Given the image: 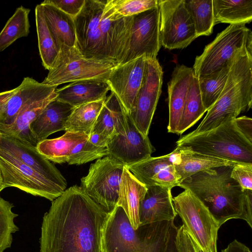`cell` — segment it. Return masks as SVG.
Segmentation results:
<instances>
[{"label":"cell","mask_w":252,"mask_h":252,"mask_svg":"<svg viewBox=\"0 0 252 252\" xmlns=\"http://www.w3.org/2000/svg\"><path fill=\"white\" fill-rule=\"evenodd\" d=\"M230 176L244 190H252V164L237 163L234 165Z\"/></svg>","instance_id":"ab89813d"},{"label":"cell","mask_w":252,"mask_h":252,"mask_svg":"<svg viewBox=\"0 0 252 252\" xmlns=\"http://www.w3.org/2000/svg\"><path fill=\"white\" fill-rule=\"evenodd\" d=\"M175 243L177 252H201L183 225L178 228Z\"/></svg>","instance_id":"60d3db41"},{"label":"cell","mask_w":252,"mask_h":252,"mask_svg":"<svg viewBox=\"0 0 252 252\" xmlns=\"http://www.w3.org/2000/svg\"><path fill=\"white\" fill-rule=\"evenodd\" d=\"M109 213L74 185L52 201L42 220L40 252H103Z\"/></svg>","instance_id":"6da1fadb"},{"label":"cell","mask_w":252,"mask_h":252,"mask_svg":"<svg viewBox=\"0 0 252 252\" xmlns=\"http://www.w3.org/2000/svg\"><path fill=\"white\" fill-rule=\"evenodd\" d=\"M174 220L140 226L135 230L124 210L116 206L109 213L102 237L103 252H177L178 230Z\"/></svg>","instance_id":"277c9868"},{"label":"cell","mask_w":252,"mask_h":252,"mask_svg":"<svg viewBox=\"0 0 252 252\" xmlns=\"http://www.w3.org/2000/svg\"><path fill=\"white\" fill-rule=\"evenodd\" d=\"M234 122L244 136L252 142V120L247 116L239 117L235 118Z\"/></svg>","instance_id":"7bdbcfd3"},{"label":"cell","mask_w":252,"mask_h":252,"mask_svg":"<svg viewBox=\"0 0 252 252\" xmlns=\"http://www.w3.org/2000/svg\"><path fill=\"white\" fill-rule=\"evenodd\" d=\"M0 188H2L3 189V188L2 187V179L0 174Z\"/></svg>","instance_id":"f6af8a7d"},{"label":"cell","mask_w":252,"mask_h":252,"mask_svg":"<svg viewBox=\"0 0 252 252\" xmlns=\"http://www.w3.org/2000/svg\"><path fill=\"white\" fill-rule=\"evenodd\" d=\"M89 139L85 133L65 131L60 137L39 142L36 147L47 159L58 163L80 165L107 156L106 147L94 146Z\"/></svg>","instance_id":"8fae6325"},{"label":"cell","mask_w":252,"mask_h":252,"mask_svg":"<svg viewBox=\"0 0 252 252\" xmlns=\"http://www.w3.org/2000/svg\"><path fill=\"white\" fill-rule=\"evenodd\" d=\"M180 182L174 164L162 169L152 178V186L157 185L170 189L179 186Z\"/></svg>","instance_id":"f35d334b"},{"label":"cell","mask_w":252,"mask_h":252,"mask_svg":"<svg viewBox=\"0 0 252 252\" xmlns=\"http://www.w3.org/2000/svg\"><path fill=\"white\" fill-rule=\"evenodd\" d=\"M132 16L127 47L118 64L141 57L157 59L161 46L159 36V5Z\"/></svg>","instance_id":"5bb4252c"},{"label":"cell","mask_w":252,"mask_h":252,"mask_svg":"<svg viewBox=\"0 0 252 252\" xmlns=\"http://www.w3.org/2000/svg\"><path fill=\"white\" fill-rule=\"evenodd\" d=\"M0 151L15 158L66 189L67 182L65 179L55 165L38 151L36 146L0 131Z\"/></svg>","instance_id":"ac0fdd59"},{"label":"cell","mask_w":252,"mask_h":252,"mask_svg":"<svg viewBox=\"0 0 252 252\" xmlns=\"http://www.w3.org/2000/svg\"><path fill=\"white\" fill-rule=\"evenodd\" d=\"M206 112L201 98L198 78L193 74L186 96L177 134H183L193 126Z\"/></svg>","instance_id":"4dcf8cb0"},{"label":"cell","mask_w":252,"mask_h":252,"mask_svg":"<svg viewBox=\"0 0 252 252\" xmlns=\"http://www.w3.org/2000/svg\"><path fill=\"white\" fill-rule=\"evenodd\" d=\"M47 25L58 47H76V35L74 19L54 5L40 3Z\"/></svg>","instance_id":"4316f807"},{"label":"cell","mask_w":252,"mask_h":252,"mask_svg":"<svg viewBox=\"0 0 252 252\" xmlns=\"http://www.w3.org/2000/svg\"><path fill=\"white\" fill-rule=\"evenodd\" d=\"M173 151V164L181 182L207 169L221 166H233L239 163L180 149L177 147Z\"/></svg>","instance_id":"484cf974"},{"label":"cell","mask_w":252,"mask_h":252,"mask_svg":"<svg viewBox=\"0 0 252 252\" xmlns=\"http://www.w3.org/2000/svg\"><path fill=\"white\" fill-rule=\"evenodd\" d=\"M65 13L74 18L82 10L85 0H46Z\"/></svg>","instance_id":"b9f144b4"},{"label":"cell","mask_w":252,"mask_h":252,"mask_svg":"<svg viewBox=\"0 0 252 252\" xmlns=\"http://www.w3.org/2000/svg\"><path fill=\"white\" fill-rule=\"evenodd\" d=\"M56 97L57 93L27 105L19 112L13 124L0 132L15 136L25 143L36 146L31 136L30 125L46 106Z\"/></svg>","instance_id":"83f0119b"},{"label":"cell","mask_w":252,"mask_h":252,"mask_svg":"<svg viewBox=\"0 0 252 252\" xmlns=\"http://www.w3.org/2000/svg\"><path fill=\"white\" fill-rule=\"evenodd\" d=\"M73 106L55 99L51 101L30 126L32 138L36 146L51 134L65 130Z\"/></svg>","instance_id":"7402d4cb"},{"label":"cell","mask_w":252,"mask_h":252,"mask_svg":"<svg viewBox=\"0 0 252 252\" xmlns=\"http://www.w3.org/2000/svg\"><path fill=\"white\" fill-rule=\"evenodd\" d=\"M56 90L27 77L16 88L0 93V131L10 126L26 106L56 94Z\"/></svg>","instance_id":"2e32d148"},{"label":"cell","mask_w":252,"mask_h":252,"mask_svg":"<svg viewBox=\"0 0 252 252\" xmlns=\"http://www.w3.org/2000/svg\"><path fill=\"white\" fill-rule=\"evenodd\" d=\"M117 65L111 61L86 58L76 47L62 45L53 68L42 83L57 87L86 80H106Z\"/></svg>","instance_id":"52a82bcc"},{"label":"cell","mask_w":252,"mask_h":252,"mask_svg":"<svg viewBox=\"0 0 252 252\" xmlns=\"http://www.w3.org/2000/svg\"><path fill=\"white\" fill-rule=\"evenodd\" d=\"M163 71L157 59H146L144 75L133 107L128 115L137 129L148 136L161 93Z\"/></svg>","instance_id":"9a60e30c"},{"label":"cell","mask_w":252,"mask_h":252,"mask_svg":"<svg viewBox=\"0 0 252 252\" xmlns=\"http://www.w3.org/2000/svg\"><path fill=\"white\" fill-rule=\"evenodd\" d=\"M127 128V114L117 96L111 91L105 99L89 140L94 146L106 147L113 137L125 134Z\"/></svg>","instance_id":"ffe728a7"},{"label":"cell","mask_w":252,"mask_h":252,"mask_svg":"<svg viewBox=\"0 0 252 252\" xmlns=\"http://www.w3.org/2000/svg\"><path fill=\"white\" fill-rule=\"evenodd\" d=\"M105 99L84 104L74 108L65 125V131L92 132Z\"/></svg>","instance_id":"1f68e13d"},{"label":"cell","mask_w":252,"mask_h":252,"mask_svg":"<svg viewBox=\"0 0 252 252\" xmlns=\"http://www.w3.org/2000/svg\"><path fill=\"white\" fill-rule=\"evenodd\" d=\"M127 125L126 133L113 137L106 147L107 156L126 166L150 158L155 150L148 136L137 129L128 115Z\"/></svg>","instance_id":"d6986e66"},{"label":"cell","mask_w":252,"mask_h":252,"mask_svg":"<svg viewBox=\"0 0 252 252\" xmlns=\"http://www.w3.org/2000/svg\"><path fill=\"white\" fill-rule=\"evenodd\" d=\"M232 61L212 74L197 77L202 102L206 112L221 94L228 76Z\"/></svg>","instance_id":"e575fe53"},{"label":"cell","mask_w":252,"mask_h":252,"mask_svg":"<svg viewBox=\"0 0 252 252\" xmlns=\"http://www.w3.org/2000/svg\"><path fill=\"white\" fill-rule=\"evenodd\" d=\"M147 188V191L139 206L140 226L174 220L177 213L173 205L171 189L157 185Z\"/></svg>","instance_id":"44dd1931"},{"label":"cell","mask_w":252,"mask_h":252,"mask_svg":"<svg viewBox=\"0 0 252 252\" xmlns=\"http://www.w3.org/2000/svg\"><path fill=\"white\" fill-rule=\"evenodd\" d=\"M13 204L0 196V252L10 248L12 234L19 230L14 220L18 215L12 211Z\"/></svg>","instance_id":"8d00e7d4"},{"label":"cell","mask_w":252,"mask_h":252,"mask_svg":"<svg viewBox=\"0 0 252 252\" xmlns=\"http://www.w3.org/2000/svg\"><path fill=\"white\" fill-rule=\"evenodd\" d=\"M233 166H221L199 172L179 187L192 192L221 226L231 219H242L252 228V190L243 189L230 176Z\"/></svg>","instance_id":"3957f363"},{"label":"cell","mask_w":252,"mask_h":252,"mask_svg":"<svg viewBox=\"0 0 252 252\" xmlns=\"http://www.w3.org/2000/svg\"><path fill=\"white\" fill-rule=\"evenodd\" d=\"M250 29L245 24H230L196 56L192 69L197 77L212 74L229 64L237 52L252 42Z\"/></svg>","instance_id":"9c48e42d"},{"label":"cell","mask_w":252,"mask_h":252,"mask_svg":"<svg viewBox=\"0 0 252 252\" xmlns=\"http://www.w3.org/2000/svg\"><path fill=\"white\" fill-rule=\"evenodd\" d=\"M3 189L2 188H0V192Z\"/></svg>","instance_id":"bcb514c9"},{"label":"cell","mask_w":252,"mask_h":252,"mask_svg":"<svg viewBox=\"0 0 252 252\" xmlns=\"http://www.w3.org/2000/svg\"><path fill=\"white\" fill-rule=\"evenodd\" d=\"M125 165L105 156L90 165L88 174L81 179L84 192L108 213L116 207Z\"/></svg>","instance_id":"30bf717a"},{"label":"cell","mask_w":252,"mask_h":252,"mask_svg":"<svg viewBox=\"0 0 252 252\" xmlns=\"http://www.w3.org/2000/svg\"><path fill=\"white\" fill-rule=\"evenodd\" d=\"M221 252H252L250 249L243 243L234 240Z\"/></svg>","instance_id":"ee69618b"},{"label":"cell","mask_w":252,"mask_h":252,"mask_svg":"<svg viewBox=\"0 0 252 252\" xmlns=\"http://www.w3.org/2000/svg\"><path fill=\"white\" fill-rule=\"evenodd\" d=\"M174 152L152 157L126 166L134 177L146 187L152 186V178L160 170L173 164Z\"/></svg>","instance_id":"d590c367"},{"label":"cell","mask_w":252,"mask_h":252,"mask_svg":"<svg viewBox=\"0 0 252 252\" xmlns=\"http://www.w3.org/2000/svg\"><path fill=\"white\" fill-rule=\"evenodd\" d=\"M185 1L197 37L210 35L215 26L213 0H185Z\"/></svg>","instance_id":"836d02e7"},{"label":"cell","mask_w":252,"mask_h":252,"mask_svg":"<svg viewBox=\"0 0 252 252\" xmlns=\"http://www.w3.org/2000/svg\"><path fill=\"white\" fill-rule=\"evenodd\" d=\"M215 25L246 24L252 20V0H213Z\"/></svg>","instance_id":"f1b7e54d"},{"label":"cell","mask_w":252,"mask_h":252,"mask_svg":"<svg viewBox=\"0 0 252 252\" xmlns=\"http://www.w3.org/2000/svg\"><path fill=\"white\" fill-rule=\"evenodd\" d=\"M30 11V9L21 6L8 20L0 32V53L18 38L28 35L30 28L29 20Z\"/></svg>","instance_id":"d6a6232c"},{"label":"cell","mask_w":252,"mask_h":252,"mask_svg":"<svg viewBox=\"0 0 252 252\" xmlns=\"http://www.w3.org/2000/svg\"><path fill=\"white\" fill-rule=\"evenodd\" d=\"M73 19L76 48L84 57L120 63L127 47L132 16L119 14L111 0H85Z\"/></svg>","instance_id":"7a4b0ae2"},{"label":"cell","mask_w":252,"mask_h":252,"mask_svg":"<svg viewBox=\"0 0 252 252\" xmlns=\"http://www.w3.org/2000/svg\"><path fill=\"white\" fill-rule=\"evenodd\" d=\"M177 215L201 252H217L220 226L206 207L189 190L173 198Z\"/></svg>","instance_id":"ba28073f"},{"label":"cell","mask_w":252,"mask_h":252,"mask_svg":"<svg viewBox=\"0 0 252 252\" xmlns=\"http://www.w3.org/2000/svg\"><path fill=\"white\" fill-rule=\"evenodd\" d=\"M38 49L43 66L52 69L58 58L60 49L46 21L40 4L35 8Z\"/></svg>","instance_id":"f546056e"},{"label":"cell","mask_w":252,"mask_h":252,"mask_svg":"<svg viewBox=\"0 0 252 252\" xmlns=\"http://www.w3.org/2000/svg\"><path fill=\"white\" fill-rule=\"evenodd\" d=\"M147 190V187L138 180L125 166L116 206L124 210L135 230L140 226L139 206Z\"/></svg>","instance_id":"d4e9b609"},{"label":"cell","mask_w":252,"mask_h":252,"mask_svg":"<svg viewBox=\"0 0 252 252\" xmlns=\"http://www.w3.org/2000/svg\"><path fill=\"white\" fill-rule=\"evenodd\" d=\"M146 63V59L141 57L118 64L106 80L110 91L117 96L127 115L141 87Z\"/></svg>","instance_id":"e0dca14e"},{"label":"cell","mask_w":252,"mask_h":252,"mask_svg":"<svg viewBox=\"0 0 252 252\" xmlns=\"http://www.w3.org/2000/svg\"><path fill=\"white\" fill-rule=\"evenodd\" d=\"M193 75L192 67L177 65L168 83V132L177 134L186 96Z\"/></svg>","instance_id":"603a6c76"},{"label":"cell","mask_w":252,"mask_h":252,"mask_svg":"<svg viewBox=\"0 0 252 252\" xmlns=\"http://www.w3.org/2000/svg\"><path fill=\"white\" fill-rule=\"evenodd\" d=\"M176 145L180 149L239 163L252 164V142L240 132L234 120L196 135H186Z\"/></svg>","instance_id":"8992f818"},{"label":"cell","mask_w":252,"mask_h":252,"mask_svg":"<svg viewBox=\"0 0 252 252\" xmlns=\"http://www.w3.org/2000/svg\"><path fill=\"white\" fill-rule=\"evenodd\" d=\"M158 2L161 45L169 50L187 47L197 37L185 0Z\"/></svg>","instance_id":"4fadbf2b"},{"label":"cell","mask_w":252,"mask_h":252,"mask_svg":"<svg viewBox=\"0 0 252 252\" xmlns=\"http://www.w3.org/2000/svg\"><path fill=\"white\" fill-rule=\"evenodd\" d=\"M115 11L123 17H130L159 5L158 0H111Z\"/></svg>","instance_id":"74e56055"},{"label":"cell","mask_w":252,"mask_h":252,"mask_svg":"<svg viewBox=\"0 0 252 252\" xmlns=\"http://www.w3.org/2000/svg\"><path fill=\"white\" fill-rule=\"evenodd\" d=\"M3 189L14 187L53 201L66 189L10 155L0 151Z\"/></svg>","instance_id":"7c38bea8"},{"label":"cell","mask_w":252,"mask_h":252,"mask_svg":"<svg viewBox=\"0 0 252 252\" xmlns=\"http://www.w3.org/2000/svg\"><path fill=\"white\" fill-rule=\"evenodd\" d=\"M252 43L245 45L232 60L228 76L219 98L207 111L191 136L234 120L252 104Z\"/></svg>","instance_id":"5b68a950"},{"label":"cell","mask_w":252,"mask_h":252,"mask_svg":"<svg viewBox=\"0 0 252 252\" xmlns=\"http://www.w3.org/2000/svg\"><path fill=\"white\" fill-rule=\"evenodd\" d=\"M110 89L106 80H82L57 89L56 99L76 107L84 104L105 99Z\"/></svg>","instance_id":"cb8c5ba5"}]
</instances>
